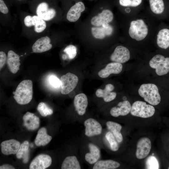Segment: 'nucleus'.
<instances>
[{
	"label": "nucleus",
	"instance_id": "obj_1",
	"mask_svg": "<svg viewBox=\"0 0 169 169\" xmlns=\"http://www.w3.org/2000/svg\"><path fill=\"white\" fill-rule=\"evenodd\" d=\"M22 26L21 34L29 39H35L49 30V23L32 13L19 11Z\"/></svg>",
	"mask_w": 169,
	"mask_h": 169
},
{
	"label": "nucleus",
	"instance_id": "obj_2",
	"mask_svg": "<svg viewBox=\"0 0 169 169\" xmlns=\"http://www.w3.org/2000/svg\"><path fill=\"white\" fill-rule=\"evenodd\" d=\"M27 3L32 13L49 23L57 17V6L55 0H30Z\"/></svg>",
	"mask_w": 169,
	"mask_h": 169
},
{
	"label": "nucleus",
	"instance_id": "obj_3",
	"mask_svg": "<svg viewBox=\"0 0 169 169\" xmlns=\"http://www.w3.org/2000/svg\"><path fill=\"white\" fill-rule=\"evenodd\" d=\"M13 94L14 98L18 104L23 105L28 103L33 98L32 81L29 79L23 80L18 84Z\"/></svg>",
	"mask_w": 169,
	"mask_h": 169
},
{
	"label": "nucleus",
	"instance_id": "obj_4",
	"mask_svg": "<svg viewBox=\"0 0 169 169\" xmlns=\"http://www.w3.org/2000/svg\"><path fill=\"white\" fill-rule=\"evenodd\" d=\"M139 95L150 105H156L160 102L161 97L157 86L153 84H141L138 91Z\"/></svg>",
	"mask_w": 169,
	"mask_h": 169
},
{
	"label": "nucleus",
	"instance_id": "obj_5",
	"mask_svg": "<svg viewBox=\"0 0 169 169\" xmlns=\"http://www.w3.org/2000/svg\"><path fill=\"white\" fill-rule=\"evenodd\" d=\"M148 33V28L142 19L132 21L129 30V33L132 38L139 41L144 39Z\"/></svg>",
	"mask_w": 169,
	"mask_h": 169
},
{
	"label": "nucleus",
	"instance_id": "obj_6",
	"mask_svg": "<svg viewBox=\"0 0 169 169\" xmlns=\"http://www.w3.org/2000/svg\"><path fill=\"white\" fill-rule=\"evenodd\" d=\"M130 112L133 116L147 118L154 115L155 109L152 105L147 104L144 102L137 101L133 104Z\"/></svg>",
	"mask_w": 169,
	"mask_h": 169
},
{
	"label": "nucleus",
	"instance_id": "obj_7",
	"mask_svg": "<svg viewBox=\"0 0 169 169\" xmlns=\"http://www.w3.org/2000/svg\"><path fill=\"white\" fill-rule=\"evenodd\" d=\"M150 66L156 69V72L159 76L163 75L169 72V58H165L161 54H157L150 61Z\"/></svg>",
	"mask_w": 169,
	"mask_h": 169
},
{
	"label": "nucleus",
	"instance_id": "obj_8",
	"mask_svg": "<svg viewBox=\"0 0 169 169\" xmlns=\"http://www.w3.org/2000/svg\"><path fill=\"white\" fill-rule=\"evenodd\" d=\"M32 46L33 53H40L47 51L53 47L52 38L49 30L44 35L37 39Z\"/></svg>",
	"mask_w": 169,
	"mask_h": 169
},
{
	"label": "nucleus",
	"instance_id": "obj_9",
	"mask_svg": "<svg viewBox=\"0 0 169 169\" xmlns=\"http://www.w3.org/2000/svg\"><path fill=\"white\" fill-rule=\"evenodd\" d=\"M61 82V93L68 94L72 91L78 84L79 79L75 74L69 72L62 76L60 79Z\"/></svg>",
	"mask_w": 169,
	"mask_h": 169
},
{
	"label": "nucleus",
	"instance_id": "obj_10",
	"mask_svg": "<svg viewBox=\"0 0 169 169\" xmlns=\"http://www.w3.org/2000/svg\"><path fill=\"white\" fill-rule=\"evenodd\" d=\"M85 127V135L88 137H92L100 135L102 132V126L96 120L89 118L84 122Z\"/></svg>",
	"mask_w": 169,
	"mask_h": 169
},
{
	"label": "nucleus",
	"instance_id": "obj_11",
	"mask_svg": "<svg viewBox=\"0 0 169 169\" xmlns=\"http://www.w3.org/2000/svg\"><path fill=\"white\" fill-rule=\"evenodd\" d=\"M130 58V52L128 49L124 46H119L115 48L110 58L112 61L121 64L128 61Z\"/></svg>",
	"mask_w": 169,
	"mask_h": 169
},
{
	"label": "nucleus",
	"instance_id": "obj_12",
	"mask_svg": "<svg viewBox=\"0 0 169 169\" xmlns=\"http://www.w3.org/2000/svg\"><path fill=\"white\" fill-rule=\"evenodd\" d=\"M151 142L147 137H142L138 141L136 153V157L139 159L146 157L150 152Z\"/></svg>",
	"mask_w": 169,
	"mask_h": 169
},
{
	"label": "nucleus",
	"instance_id": "obj_13",
	"mask_svg": "<svg viewBox=\"0 0 169 169\" xmlns=\"http://www.w3.org/2000/svg\"><path fill=\"white\" fill-rule=\"evenodd\" d=\"M52 162L51 158L49 155L40 154L31 162L29 168L30 169H45L49 166Z\"/></svg>",
	"mask_w": 169,
	"mask_h": 169
},
{
	"label": "nucleus",
	"instance_id": "obj_14",
	"mask_svg": "<svg viewBox=\"0 0 169 169\" xmlns=\"http://www.w3.org/2000/svg\"><path fill=\"white\" fill-rule=\"evenodd\" d=\"M113 18L112 12L109 9H104L98 15L91 18V23L95 26H101L104 24H108L112 21Z\"/></svg>",
	"mask_w": 169,
	"mask_h": 169
},
{
	"label": "nucleus",
	"instance_id": "obj_15",
	"mask_svg": "<svg viewBox=\"0 0 169 169\" xmlns=\"http://www.w3.org/2000/svg\"><path fill=\"white\" fill-rule=\"evenodd\" d=\"M85 9L84 5L82 2L76 3L68 11L66 15L67 19L70 22L76 21L79 18L81 13Z\"/></svg>",
	"mask_w": 169,
	"mask_h": 169
},
{
	"label": "nucleus",
	"instance_id": "obj_16",
	"mask_svg": "<svg viewBox=\"0 0 169 169\" xmlns=\"http://www.w3.org/2000/svg\"><path fill=\"white\" fill-rule=\"evenodd\" d=\"M0 23L4 27L12 24V18L9 8V5L5 0H0Z\"/></svg>",
	"mask_w": 169,
	"mask_h": 169
},
{
	"label": "nucleus",
	"instance_id": "obj_17",
	"mask_svg": "<svg viewBox=\"0 0 169 169\" xmlns=\"http://www.w3.org/2000/svg\"><path fill=\"white\" fill-rule=\"evenodd\" d=\"M20 146V142L15 139L5 141L1 144V151L4 155L15 154L17 153Z\"/></svg>",
	"mask_w": 169,
	"mask_h": 169
},
{
	"label": "nucleus",
	"instance_id": "obj_18",
	"mask_svg": "<svg viewBox=\"0 0 169 169\" xmlns=\"http://www.w3.org/2000/svg\"><path fill=\"white\" fill-rule=\"evenodd\" d=\"M131 107L130 102L127 100H125L119 102L116 106L112 107L110 111V113L114 117L125 116L131 111Z\"/></svg>",
	"mask_w": 169,
	"mask_h": 169
},
{
	"label": "nucleus",
	"instance_id": "obj_19",
	"mask_svg": "<svg viewBox=\"0 0 169 169\" xmlns=\"http://www.w3.org/2000/svg\"><path fill=\"white\" fill-rule=\"evenodd\" d=\"M74 104L75 110L78 114L80 115H84L88 105L86 95L84 93L76 95L74 99Z\"/></svg>",
	"mask_w": 169,
	"mask_h": 169
},
{
	"label": "nucleus",
	"instance_id": "obj_20",
	"mask_svg": "<svg viewBox=\"0 0 169 169\" xmlns=\"http://www.w3.org/2000/svg\"><path fill=\"white\" fill-rule=\"evenodd\" d=\"M7 63L9 69L13 74H16L19 69L20 65V56L13 50L8 51Z\"/></svg>",
	"mask_w": 169,
	"mask_h": 169
},
{
	"label": "nucleus",
	"instance_id": "obj_21",
	"mask_svg": "<svg viewBox=\"0 0 169 169\" xmlns=\"http://www.w3.org/2000/svg\"><path fill=\"white\" fill-rule=\"evenodd\" d=\"M123 66L120 63H110L108 64L105 68L100 70L98 75L101 78H105L108 77L112 74H118L122 71Z\"/></svg>",
	"mask_w": 169,
	"mask_h": 169
},
{
	"label": "nucleus",
	"instance_id": "obj_22",
	"mask_svg": "<svg viewBox=\"0 0 169 169\" xmlns=\"http://www.w3.org/2000/svg\"><path fill=\"white\" fill-rule=\"evenodd\" d=\"M23 125L29 130H34L39 127V118L33 113L27 112L23 116Z\"/></svg>",
	"mask_w": 169,
	"mask_h": 169
},
{
	"label": "nucleus",
	"instance_id": "obj_23",
	"mask_svg": "<svg viewBox=\"0 0 169 169\" xmlns=\"http://www.w3.org/2000/svg\"><path fill=\"white\" fill-rule=\"evenodd\" d=\"M114 89L113 85L108 84L105 85L104 89H97L96 91V95L98 97L102 98L105 102L111 101L114 100L116 96L115 92H111Z\"/></svg>",
	"mask_w": 169,
	"mask_h": 169
},
{
	"label": "nucleus",
	"instance_id": "obj_24",
	"mask_svg": "<svg viewBox=\"0 0 169 169\" xmlns=\"http://www.w3.org/2000/svg\"><path fill=\"white\" fill-rule=\"evenodd\" d=\"M91 31L94 37L102 39L107 36L111 35L113 31V28L109 24H106L101 27H93L91 29Z\"/></svg>",
	"mask_w": 169,
	"mask_h": 169
},
{
	"label": "nucleus",
	"instance_id": "obj_25",
	"mask_svg": "<svg viewBox=\"0 0 169 169\" xmlns=\"http://www.w3.org/2000/svg\"><path fill=\"white\" fill-rule=\"evenodd\" d=\"M88 147L90 152L85 154V159L90 164H95L98 161L100 157V151L96 145L92 143H90Z\"/></svg>",
	"mask_w": 169,
	"mask_h": 169
},
{
	"label": "nucleus",
	"instance_id": "obj_26",
	"mask_svg": "<svg viewBox=\"0 0 169 169\" xmlns=\"http://www.w3.org/2000/svg\"><path fill=\"white\" fill-rule=\"evenodd\" d=\"M157 44L160 48L166 49L169 47V29L164 28L160 30L157 35Z\"/></svg>",
	"mask_w": 169,
	"mask_h": 169
},
{
	"label": "nucleus",
	"instance_id": "obj_27",
	"mask_svg": "<svg viewBox=\"0 0 169 169\" xmlns=\"http://www.w3.org/2000/svg\"><path fill=\"white\" fill-rule=\"evenodd\" d=\"M52 139V136L47 134L46 128L42 127L38 131L34 143L37 146H44L48 144Z\"/></svg>",
	"mask_w": 169,
	"mask_h": 169
},
{
	"label": "nucleus",
	"instance_id": "obj_28",
	"mask_svg": "<svg viewBox=\"0 0 169 169\" xmlns=\"http://www.w3.org/2000/svg\"><path fill=\"white\" fill-rule=\"evenodd\" d=\"M106 125L108 129L114 135L117 141L121 142L123 140L122 135L120 132L122 126L116 122L112 121H108L106 123Z\"/></svg>",
	"mask_w": 169,
	"mask_h": 169
},
{
	"label": "nucleus",
	"instance_id": "obj_29",
	"mask_svg": "<svg viewBox=\"0 0 169 169\" xmlns=\"http://www.w3.org/2000/svg\"><path fill=\"white\" fill-rule=\"evenodd\" d=\"M120 164L111 160L98 161L93 167V169H114L119 167Z\"/></svg>",
	"mask_w": 169,
	"mask_h": 169
},
{
	"label": "nucleus",
	"instance_id": "obj_30",
	"mask_svg": "<svg viewBox=\"0 0 169 169\" xmlns=\"http://www.w3.org/2000/svg\"><path fill=\"white\" fill-rule=\"evenodd\" d=\"M62 169H81V166L77 157L74 156L66 157L61 165Z\"/></svg>",
	"mask_w": 169,
	"mask_h": 169
},
{
	"label": "nucleus",
	"instance_id": "obj_31",
	"mask_svg": "<svg viewBox=\"0 0 169 169\" xmlns=\"http://www.w3.org/2000/svg\"><path fill=\"white\" fill-rule=\"evenodd\" d=\"M149 3L151 11L156 14L163 13L166 5V0H149Z\"/></svg>",
	"mask_w": 169,
	"mask_h": 169
},
{
	"label": "nucleus",
	"instance_id": "obj_32",
	"mask_svg": "<svg viewBox=\"0 0 169 169\" xmlns=\"http://www.w3.org/2000/svg\"><path fill=\"white\" fill-rule=\"evenodd\" d=\"M29 143L27 141H24L20 146L16 154V156L18 159L22 158L23 162L27 163L29 159Z\"/></svg>",
	"mask_w": 169,
	"mask_h": 169
},
{
	"label": "nucleus",
	"instance_id": "obj_33",
	"mask_svg": "<svg viewBox=\"0 0 169 169\" xmlns=\"http://www.w3.org/2000/svg\"><path fill=\"white\" fill-rule=\"evenodd\" d=\"M37 110L40 114L43 116L45 117L52 115L53 110L45 103L40 102L37 107Z\"/></svg>",
	"mask_w": 169,
	"mask_h": 169
},
{
	"label": "nucleus",
	"instance_id": "obj_34",
	"mask_svg": "<svg viewBox=\"0 0 169 169\" xmlns=\"http://www.w3.org/2000/svg\"><path fill=\"white\" fill-rule=\"evenodd\" d=\"M143 0H119L120 5L125 7L136 8L140 6Z\"/></svg>",
	"mask_w": 169,
	"mask_h": 169
},
{
	"label": "nucleus",
	"instance_id": "obj_35",
	"mask_svg": "<svg viewBox=\"0 0 169 169\" xmlns=\"http://www.w3.org/2000/svg\"><path fill=\"white\" fill-rule=\"evenodd\" d=\"M105 137L109 143L111 150L114 151H117L119 149L118 145L113 134L110 131H108L106 134Z\"/></svg>",
	"mask_w": 169,
	"mask_h": 169
},
{
	"label": "nucleus",
	"instance_id": "obj_36",
	"mask_svg": "<svg viewBox=\"0 0 169 169\" xmlns=\"http://www.w3.org/2000/svg\"><path fill=\"white\" fill-rule=\"evenodd\" d=\"M64 52L66 54L65 55L69 59L74 58L76 55L77 48L74 45L70 44L67 46L64 49Z\"/></svg>",
	"mask_w": 169,
	"mask_h": 169
},
{
	"label": "nucleus",
	"instance_id": "obj_37",
	"mask_svg": "<svg viewBox=\"0 0 169 169\" xmlns=\"http://www.w3.org/2000/svg\"><path fill=\"white\" fill-rule=\"evenodd\" d=\"M146 168L158 169L159 163L156 158L154 156H151L147 159L146 162Z\"/></svg>",
	"mask_w": 169,
	"mask_h": 169
},
{
	"label": "nucleus",
	"instance_id": "obj_38",
	"mask_svg": "<svg viewBox=\"0 0 169 169\" xmlns=\"http://www.w3.org/2000/svg\"><path fill=\"white\" fill-rule=\"evenodd\" d=\"M48 79L49 84L54 88H58L61 85L60 79L54 75H50Z\"/></svg>",
	"mask_w": 169,
	"mask_h": 169
},
{
	"label": "nucleus",
	"instance_id": "obj_39",
	"mask_svg": "<svg viewBox=\"0 0 169 169\" xmlns=\"http://www.w3.org/2000/svg\"><path fill=\"white\" fill-rule=\"evenodd\" d=\"M9 6L14 5L18 6L23 4L27 3L28 0H5Z\"/></svg>",
	"mask_w": 169,
	"mask_h": 169
},
{
	"label": "nucleus",
	"instance_id": "obj_40",
	"mask_svg": "<svg viewBox=\"0 0 169 169\" xmlns=\"http://www.w3.org/2000/svg\"><path fill=\"white\" fill-rule=\"evenodd\" d=\"M7 56L3 51L0 52V68L1 69L5 64L7 60Z\"/></svg>",
	"mask_w": 169,
	"mask_h": 169
},
{
	"label": "nucleus",
	"instance_id": "obj_41",
	"mask_svg": "<svg viewBox=\"0 0 169 169\" xmlns=\"http://www.w3.org/2000/svg\"><path fill=\"white\" fill-rule=\"evenodd\" d=\"M0 169H14L15 168L12 165L8 164H4L0 166Z\"/></svg>",
	"mask_w": 169,
	"mask_h": 169
},
{
	"label": "nucleus",
	"instance_id": "obj_42",
	"mask_svg": "<svg viewBox=\"0 0 169 169\" xmlns=\"http://www.w3.org/2000/svg\"><path fill=\"white\" fill-rule=\"evenodd\" d=\"M168 169H169V167H168Z\"/></svg>",
	"mask_w": 169,
	"mask_h": 169
}]
</instances>
